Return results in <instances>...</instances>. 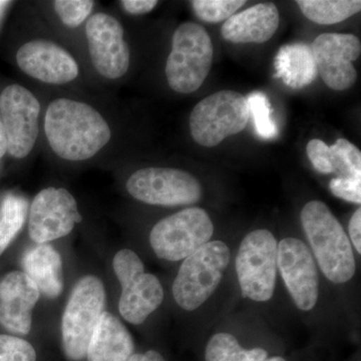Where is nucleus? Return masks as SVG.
I'll return each mask as SVG.
<instances>
[{
    "label": "nucleus",
    "mask_w": 361,
    "mask_h": 361,
    "mask_svg": "<svg viewBox=\"0 0 361 361\" xmlns=\"http://www.w3.org/2000/svg\"><path fill=\"white\" fill-rule=\"evenodd\" d=\"M44 133L54 153L70 161L92 159L111 137L110 126L99 111L65 97L49 104L45 111Z\"/></svg>",
    "instance_id": "obj_1"
},
{
    "label": "nucleus",
    "mask_w": 361,
    "mask_h": 361,
    "mask_svg": "<svg viewBox=\"0 0 361 361\" xmlns=\"http://www.w3.org/2000/svg\"><path fill=\"white\" fill-rule=\"evenodd\" d=\"M301 223L323 274L336 284L346 283L355 274L353 247L339 221L329 207L311 201L301 211Z\"/></svg>",
    "instance_id": "obj_2"
},
{
    "label": "nucleus",
    "mask_w": 361,
    "mask_h": 361,
    "mask_svg": "<svg viewBox=\"0 0 361 361\" xmlns=\"http://www.w3.org/2000/svg\"><path fill=\"white\" fill-rule=\"evenodd\" d=\"M212 63V40L205 28L195 23H182L173 35L166 63L171 89L180 94L196 92L208 77Z\"/></svg>",
    "instance_id": "obj_3"
},
{
    "label": "nucleus",
    "mask_w": 361,
    "mask_h": 361,
    "mask_svg": "<svg viewBox=\"0 0 361 361\" xmlns=\"http://www.w3.org/2000/svg\"><path fill=\"white\" fill-rule=\"evenodd\" d=\"M231 259L229 247L210 241L184 259L173 283V295L183 310H196L213 295Z\"/></svg>",
    "instance_id": "obj_4"
},
{
    "label": "nucleus",
    "mask_w": 361,
    "mask_h": 361,
    "mask_svg": "<svg viewBox=\"0 0 361 361\" xmlns=\"http://www.w3.org/2000/svg\"><path fill=\"white\" fill-rule=\"evenodd\" d=\"M104 306L106 291L99 278L92 275L82 277L73 287L61 322L63 348L68 360L80 361L85 358Z\"/></svg>",
    "instance_id": "obj_5"
},
{
    "label": "nucleus",
    "mask_w": 361,
    "mask_h": 361,
    "mask_svg": "<svg viewBox=\"0 0 361 361\" xmlns=\"http://www.w3.org/2000/svg\"><path fill=\"white\" fill-rule=\"evenodd\" d=\"M250 118L246 97L233 90L215 92L195 106L190 130L197 144L212 148L245 129Z\"/></svg>",
    "instance_id": "obj_6"
},
{
    "label": "nucleus",
    "mask_w": 361,
    "mask_h": 361,
    "mask_svg": "<svg viewBox=\"0 0 361 361\" xmlns=\"http://www.w3.org/2000/svg\"><path fill=\"white\" fill-rule=\"evenodd\" d=\"M277 248L269 230H255L242 240L236 257L242 295L257 302L270 300L276 285Z\"/></svg>",
    "instance_id": "obj_7"
},
{
    "label": "nucleus",
    "mask_w": 361,
    "mask_h": 361,
    "mask_svg": "<svg viewBox=\"0 0 361 361\" xmlns=\"http://www.w3.org/2000/svg\"><path fill=\"white\" fill-rule=\"evenodd\" d=\"M213 233L208 213L192 207L157 223L149 234V243L159 258L180 261L210 242Z\"/></svg>",
    "instance_id": "obj_8"
},
{
    "label": "nucleus",
    "mask_w": 361,
    "mask_h": 361,
    "mask_svg": "<svg viewBox=\"0 0 361 361\" xmlns=\"http://www.w3.org/2000/svg\"><path fill=\"white\" fill-rule=\"evenodd\" d=\"M113 266L122 285L118 302L121 315L132 324H142L163 302L164 289L160 280L145 272L141 259L129 249L116 254Z\"/></svg>",
    "instance_id": "obj_9"
},
{
    "label": "nucleus",
    "mask_w": 361,
    "mask_h": 361,
    "mask_svg": "<svg viewBox=\"0 0 361 361\" xmlns=\"http://www.w3.org/2000/svg\"><path fill=\"white\" fill-rule=\"evenodd\" d=\"M133 198L149 205L177 207L200 201L202 188L190 173L173 168L141 169L127 180Z\"/></svg>",
    "instance_id": "obj_10"
},
{
    "label": "nucleus",
    "mask_w": 361,
    "mask_h": 361,
    "mask_svg": "<svg viewBox=\"0 0 361 361\" xmlns=\"http://www.w3.org/2000/svg\"><path fill=\"white\" fill-rule=\"evenodd\" d=\"M40 110L39 99L23 85H8L0 94V118L7 152L13 158H25L35 148L39 134Z\"/></svg>",
    "instance_id": "obj_11"
},
{
    "label": "nucleus",
    "mask_w": 361,
    "mask_h": 361,
    "mask_svg": "<svg viewBox=\"0 0 361 361\" xmlns=\"http://www.w3.org/2000/svg\"><path fill=\"white\" fill-rule=\"evenodd\" d=\"M85 37L92 66L102 77L118 80L128 73L130 51L120 21L108 13L92 14L85 25Z\"/></svg>",
    "instance_id": "obj_12"
},
{
    "label": "nucleus",
    "mask_w": 361,
    "mask_h": 361,
    "mask_svg": "<svg viewBox=\"0 0 361 361\" xmlns=\"http://www.w3.org/2000/svg\"><path fill=\"white\" fill-rule=\"evenodd\" d=\"M82 221L77 201L63 188H47L33 199L30 209L28 233L37 244L63 238Z\"/></svg>",
    "instance_id": "obj_13"
},
{
    "label": "nucleus",
    "mask_w": 361,
    "mask_h": 361,
    "mask_svg": "<svg viewBox=\"0 0 361 361\" xmlns=\"http://www.w3.org/2000/svg\"><path fill=\"white\" fill-rule=\"evenodd\" d=\"M317 73L327 87L344 90L353 87L357 78L353 61L360 56L357 37L345 33H323L310 47Z\"/></svg>",
    "instance_id": "obj_14"
},
{
    "label": "nucleus",
    "mask_w": 361,
    "mask_h": 361,
    "mask_svg": "<svg viewBox=\"0 0 361 361\" xmlns=\"http://www.w3.org/2000/svg\"><path fill=\"white\" fill-rule=\"evenodd\" d=\"M277 266L297 307H314L319 291V276L314 258L301 240L285 238L277 248Z\"/></svg>",
    "instance_id": "obj_15"
},
{
    "label": "nucleus",
    "mask_w": 361,
    "mask_h": 361,
    "mask_svg": "<svg viewBox=\"0 0 361 361\" xmlns=\"http://www.w3.org/2000/svg\"><path fill=\"white\" fill-rule=\"evenodd\" d=\"M16 61L25 75L44 84H68L80 73L77 61L70 52L47 39H33L21 45Z\"/></svg>",
    "instance_id": "obj_16"
},
{
    "label": "nucleus",
    "mask_w": 361,
    "mask_h": 361,
    "mask_svg": "<svg viewBox=\"0 0 361 361\" xmlns=\"http://www.w3.org/2000/svg\"><path fill=\"white\" fill-rule=\"evenodd\" d=\"M39 296L37 285L23 271L6 274L0 280V324L13 334H30Z\"/></svg>",
    "instance_id": "obj_17"
},
{
    "label": "nucleus",
    "mask_w": 361,
    "mask_h": 361,
    "mask_svg": "<svg viewBox=\"0 0 361 361\" xmlns=\"http://www.w3.org/2000/svg\"><path fill=\"white\" fill-rule=\"evenodd\" d=\"M279 11L272 2L258 4L225 21L221 35L232 44H263L277 32Z\"/></svg>",
    "instance_id": "obj_18"
},
{
    "label": "nucleus",
    "mask_w": 361,
    "mask_h": 361,
    "mask_svg": "<svg viewBox=\"0 0 361 361\" xmlns=\"http://www.w3.org/2000/svg\"><path fill=\"white\" fill-rule=\"evenodd\" d=\"M134 350L129 330L118 318L104 311L87 346V361H128Z\"/></svg>",
    "instance_id": "obj_19"
},
{
    "label": "nucleus",
    "mask_w": 361,
    "mask_h": 361,
    "mask_svg": "<svg viewBox=\"0 0 361 361\" xmlns=\"http://www.w3.org/2000/svg\"><path fill=\"white\" fill-rule=\"evenodd\" d=\"M21 266L40 293L49 298L61 295L63 289V261L54 247L49 244L30 247L23 254Z\"/></svg>",
    "instance_id": "obj_20"
},
{
    "label": "nucleus",
    "mask_w": 361,
    "mask_h": 361,
    "mask_svg": "<svg viewBox=\"0 0 361 361\" xmlns=\"http://www.w3.org/2000/svg\"><path fill=\"white\" fill-rule=\"evenodd\" d=\"M276 78L293 89L310 85L317 75L310 47L304 44L284 45L275 59Z\"/></svg>",
    "instance_id": "obj_21"
},
{
    "label": "nucleus",
    "mask_w": 361,
    "mask_h": 361,
    "mask_svg": "<svg viewBox=\"0 0 361 361\" xmlns=\"http://www.w3.org/2000/svg\"><path fill=\"white\" fill-rule=\"evenodd\" d=\"M299 8L308 20L330 25L348 20L360 13V0H298Z\"/></svg>",
    "instance_id": "obj_22"
},
{
    "label": "nucleus",
    "mask_w": 361,
    "mask_h": 361,
    "mask_svg": "<svg viewBox=\"0 0 361 361\" xmlns=\"http://www.w3.org/2000/svg\"><path fill=\"white\" fill-rule=\"evenodd\" d=\"M28 202L18 194H8L0 205V256L11 245L25 225Z\"/></svg>",
    "instance_id": "obj_23"
},
{
    "label": "nucleus",
    "mask_w": 361,
    "mask_h": 361,
    "mask_svg": "<svg viewBox=\"0 0 361 361\" xmlns=\"http://www.w3.org/2000/svg\"><path fill=\"white\" fill-rule=\"evenodd\" d=\"M267 357L265 349L242 348L234 336L225 332L211 337L206 346V361H263Z\"/></svg>",
    "instance_id": "obj_24"
},
{
    "label": "nucleus",
    "mask_w": 361,
    "mask_h": 361,
    "mask_svg": "<svg viewBox=\"0 0 361 361\" xmlns=\"http://www.w3.org/2000/svg\"><path fill=\"white\" fill-rule=\"evenodd\" d=\"M329 163L338 178H361L360 151L348 140H337L329 147Z\"/></svg>",
    "instance_id": "obj_25"
},
{
    "label": "nucleus",
    "mask_w": 361,
    "mask_h": 361,
    "mask_svg": "<svg viewBox=\"0 0 361 361\" xmlns=\"http://www.w3.org/2000/svg\"><path fill=\"white\" fill-rule=\"evenodd\" d=\"M246 101L256 134L264 140L275 139L278 135V128L273 120L272 109L267 96L261 92H254L246 97Z\"/></svg>",
    "instance_id": "obj_26"
},
{
    "label": "nucleus",
    "mask_w": 361,
    "mask_h": 361,
    "mask_svg": "<svg viewBox=\"0 0 361 361\" xmlns=\"http://www.w3.org/2000/svg\"><path fill=\"white\" fill-rule=\"evenodd\" d=\"M192 7L197 18L209 23L229 20L245 4L244 0H194Z\"/></svg>",
    "instance_id": "obj_27"
},
{
    "label": "nucleus",
    "mask_w": 361,
    "mask_h": 361,
    "mask_svg": "<svg viewBox=\"0 0 361 361\" xmlns=\"http://www.w3.org/2000/svg\"><path fill=\"white\" fill-rule=\"evenodd\" d=\"M94 1L90 0H56L54 11L61 23L71 28L78 27L89 20Z\"/></svg>",
    "instance_id": "obj_28"
},
{
    "label": "nucleus",
    "mask_w": 361,
    "mask_h": 361,
    "mask_svg": "<svg viewBox=\"0 0 361 361\" xmlns=\"http://www.w3.org/2000/svg\"><path fill=\"white\" fill-rule=\"evenodd\" d=\"M37 353L30 342L0 334V361H35Z\"/></svg>",
    "instance_id": "obj_29"
},
{
    "label": "nucleus",
    "mask_w": 361,
    "mask_h": 361,
    "mask_svg": "<svg viewBox=\"0 0 361 361\" xmlns=\"http://www.w3.org/2000/svg\"><path fill=\"white\" fill-rule=\"evenodd\" d=\"M330 191L343 200L361 203V178H334L329 184Z\"/></svg>",
    "instance_id": "obj_30"
},
{
    "label": "nucleus",
    "mask_w": 361,
    "mask_h": 361,
    "mask_svg": "<svg viewBox=\"0 0 361 361\" xmlns=\"http://www.w3.org/2000/svg\"><path fill=\"white\" fill-rule=\"evenodd\" d=\"M307 156L313 167L322 174H332L329 163V147L322 140H311L307 144Z\"/></svg>",
    "instance_id": "obj_31"
},
{
    "label": "nucleus",
    "mask_w": 361,
    "mask_h": 361,
    "mask_svg": "<svg viewBox=\"0 0 361 361\" xmlns=\"http://www.w3.org/2000/svg\"><path fill=\"white\" fill-rule=\"evenodd\" d=\"M121 6L126 13L132 16H142L151 13L158 4L156 0H123Z\"/></svg>",
    "instance_id": "obj_32"
},
{
    "label": "nucleus",
    "mask_w": 361,
    "mask_h": 361,
    "mask_svg": "<svg viewBox=\"0 0 361 361\" xmlns=\"http://www.w3.org/2000/svg\"><path fill=\"white\" fill-rule=\"evenodd\" d=\"M349 236L358 253H361V209L353 214L348 225Z\"/></svg>",
    "instance_id": "obj_33"
},
{
    "label": "nucleus",
    "mask_w": 361,
    "mask_h": 361,
    "mask_svg": "<svg viewBox=\"0 0 361 361\" xmlns=\"http://www.w3.org/2000/svg\"><path fill=\"white\" fill-rule=\"evenodd\" d=\"M128 361H166L165 358L155 350H149L145 353H134Z\"/></svg>",
    "instance_id": "obj_34"
},
{
    "label": "nucleus",
    "mask_w": 361,
    "mask_h": 361,
    "mask_svg": "<svg viewBox=\"0 0 361 361\" xmlns=\"http://www.w3.org/2000/svg\"><path fill=\"white\" fill-rule=\"evenodd\" d=\"M7 152V142L6 132H4V125H2L1 118H0V158L6 155Z\"/></svg>",
    "instance_id": "obj_35"
},
{
    "label": "nucleus",
    "mask_w": 361,
    "mask_h": 361,
    "mask_svg": "<svg viewBox=\"0 0 361 361\" xmlns=\"http://www.w3.org/2000/svg\"><path fill=\"white\" fill-rule=\"evenodd\" d=\"M9 4H11V2L9 1H0V21H1L4 11H6V9Z\"/></svg>",
    "instance_id": "obj_36"
},
{
    "label": "nucleus",
    "mask_w": 361,
    "mask_h": 361,
    "mask_svg": "<svg viewBox=\"0 0 361 361\" xmlns=\"http://www.w3.org/2000/svg\"><path fill=\"white\" fill-rule=\"evenodd\" d=\"M263 361H286L284 358L280 357V356H274V357L266 358L265 360Z\"/></svg>",
    "instance_id": "obj_37"
}]
</instances>
